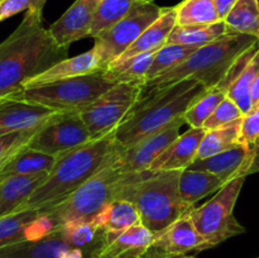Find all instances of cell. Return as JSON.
<instances>
[{
    "label": "cell",
    "instance_id": "cell-1",
    "mask_svg": "<svg viewBox=\"0 0 259 258\" xmlns=\"http://www.w3.org/2000/svg\"><path fill=\"white\" fill-rule=\"evenodd\" d=\"M42 10V5L27 10L17 29L0 43V101L14 96L28 81L68 57V47L58 45L43 27Z\"/></svg>",
    "mask_w": 259,
    "mask_h": 258
},
{
    "label": "cell",
    "instance_id": "cell-2",
    "mask_svg": "<svg viewBox=\"0 0 259 258\" xmlns=\"http://www.w3.org/2000/svg\"><path fill=\"white\" fill-rule=\"evenodd\" d=\"M120 151L114 132L60 154L45 182L18 211L43 209L62 201L94 175L113 164Z\"/></svg>",
    "mask_w": 259,
    "mask_h": 258
},
{
    "label": "cell",
    "instance_id": "cell-3",
    "mask_svg": "<svg viewBox=\"0 0 259 258\" xmlns=\"http://www.w3.org/2000/svg\"><path fill=\"white\" fill-rule=\"evenodd\" d=\"M209 89L196 80H181L142 94L115 131V142L128 148L142 138L184 119L187 109Z\"/></svg>",
    "mask_w": 259,
    "mask_h": 258
},
{
    "label": "cell",
    "instance_id": "cell-4",
    "mask_svg": "<svg viewBox=\"0 0 259 258\" xmlns=\"http://www.w3.org/2000/svg\"><path fill=\"white\" fill-rule=\"evenodd\" d=\"M180 175L181 171L134 172L124 185L119 200L133 202L142 224L154 235L158 234L194 207L180 195Z\"/></svg>",
    "mask_w": 259,
    "mask_h": 258
},
{
    "label": "cell",
    "instance_id": "cell-5",
    "mask_svg": "<svg viewBox=\"0 0 259 258\" xmlns=\"http://www.w3.org/2000/svg\"><path fill=\"white\" fill-rule=\"evenodd\" d=\"M259 42L252 35L227 33L218 39L201 46L175 68L166 71L143 85V93L172 85L181 80H196L207 89L219 86L227 77L237 58Z\"/></svg>",
    "mask_w": 259,
    "mask_h": 258
},
{
    "label": "cell",
    "instance_id": "cell-6",
    "mask_svg": "<svg viewBox=\"0 0 259 258\" xmlns=\"http://www.w3.org/2000/svg\"><path fill=\"white\" fill-rule=\"evenodd\" d=\"M134 172H124L119 167H105L81 185L60 202L43 207L56 228L68 224L93 223L94 218L114 200H118L124 185Z\"/></svg>",
    "mask_w": 259,
    "mask_h": 258
},
{
    "label": "cell",
    "instance_id": "cell-7",
    "mask_svg": "<svg viewBox=\"0 0 259 258\" xmlns=\"http://www.w3.org/2000/svg\"><path fill=\"white\" fill-rule=\"evenodd\" d=\"M114 85L116 83L103 70L23 89L12 98L38 104L55 111H81Z\"/></svg>",
    "mask_w": 259,
    "mask_h": 258
},
{
    "label": "cell",
    "instance_id": "cell-8",
    "mask_svg": "<svg viewBox=\"0 0 259 258\" xmlns=\"http://www.w3.org/2000/svg\"><path fill=\"white\" fill-rule=\"evenodd\" d=\"M247 177H234L228 181L211 200L189 211L197 232L210 244H220L229 238L243 234L244 227L237 220L234 207Z\"/></svg>",
    "mask_w": 259,
    "mask_h": 258
},
{
    "label": "cell",
    "instance_id": "cell-9",
    "mask_svg": "<svg viewBox=\"0 0 259 258\" xmlns=\"http://www.w3.org/2000/svg\"><path fill=\"white\" fill-rule=\"evenodd\" d=\"M163 8L154 3L138 0L128 14L109 29L94 37V51L103 70L118 60L151 24L161 17Z\"/></svg>",
    "mask_w": 259,
    "mask_h": 258
},
{
    "label": "cell",
    "instance_id": "cell-10",
    "mask_svg": "<svg viewBox=\"0 0 259 258\" xmlns=\"http://www.w3.org/2000/svg\"><path fill=\"white\" fill-rule=\"evenodd\" d=\"M143 94L142 83H116L83 108L80 115L91 139L114 133Z\"/></svg>",
    "mask_w": 259,
    "mask_h": 258
},
{
    "label": "cell",
    "instance_id": "cell-11",
    "mask_svg": "<svg viewBox=\"0 0 259 258\" xmlns=\"http://www.w3.org/2000/svg\"><path fill=\"white\" fill-rule=\"evenodd\" d=\"M90 141L80 111H58L38 128L28 147L57 157Z\"/></svg>",
    "mask_w": 259,
    "mask_h": 258
},
{
    "label": "cell",
    "instance_id": "cell-12",
    "mask_svg": "<svg viewBox=\"0 0 259 258\" xmlns=\"http://www.w3.org/2000/svg\"><path fill=\"white\" fill-rule=\"evenodd\" d=\"M184 119L175 121L162 131L147 136L128 148H121L113 166L124 172L149 171L152 163L163 153L167 147L179 138Z\"/></svg>",
    "mask_w": 259,
    "mask_h": 258
},
{
    "label": "cell",
    "instance_id": "cell-13",
    "mask_svg": "<svg viewBox=\"0 0 259 258\" xmlns=\"http://www.w3.org/2000/svg\"><path fill=\"white\" fill-rule=\"evenodd\" d=\"M189 211L154 235L151 245L152 250L169 257H184L190 253L211 248L197 232Z\"/></svg>",
    "mask_w": 259,
    "mask_h": 258
},
{
    "label": "cell",
    "instance_id": "cell-14",
    "mask_svg": "<svg viewBox=\"0 0 259 258\" xmlns=\"http://www.w3.org/2000/svg\"><path fill=\"white\" fill-rule=\"evenodd\" d=\"M56 229L43 210H23L0 218V248L46 237Z\"/></svg>",
    "mask_w": 259,
    "mask_h": 258
},
{
    "label": "cell",
    "instance_id": "cell-15",
    "mask_svg": "<svg viewBox=\"0 0 259 258\" xmlns=\"http://www.w3.org/2000/svg\"><path fill=\"white\" fill-rule=\"evenodd\" d=\"M154 234L143 224L123 232H104L103 240L91 258H143L151 249Z\"/></svg>",
    "mask_w": 259,
    "mask_h": 258
},
{
    "label": "cell",
    "instance_id": "cell-16",
    "mask_svg": "<svg viewBox=\"0 0 259 258\" xmlns=\"http://www.w3.org/2000/svg\"><path fill=\"white\" fill-rule=\"evenodd\" d=\"M101 0H76L65 14L48 29L56 42L63 47L90 35L91 25Z\"/></svg>",
    "mask_w": 259,
    "mask_h": 258
},
{
    "label": "cell",
    "instance_id": "cell-17",
    "mask_svg": "<svg viewBox=\"0 0 259 258\" xmlns=\"http://www.w3.org/2000/svg\"><path fill=\"white\" fill-rule=\"evenodd\" d=\"M56 113L58 111L22 99L0 101V136L38 128Z\"/></svg>",
    "mask_w": 259,
    "mask_h": 258
},
{
    "label": "cell",
    "instance_id": "cell-18",
    "mask_svg": "<svg viewBox=\"0 0 259 258\" xmlns=\"http://www.w3.org/2000/svg\"><path fill=\"white\" fill-rule=\"evenodd\" d=\"M204 128H190L180 134L166 151L152 163L149 171H184L196 159L200 143L204 138Z\"/></svg>",
    "mask_w": 259,
    "mask_h": 258
},
{
    "label": "cell",
    "instance_id": "cell-19",
    "mask_svg": "<svg viewBox=\"0 0 259 258\" xmlns=\"http://www.w3.org/2000/svg\"><path fill=\"white\" fill-rule=\"evenodd\" d=\"M60 228L35 240H24L0 248V258H63L72 249Z\"/></svg>",
    "mask_w": 259,
    "mask_h": 258
},
{
    "label": "cell",
    "instance_id": "cell-20",
    "mask_svg": "<svg viewBox=\"0 0 259 258\" xmlns=\"http://www.w3.org/2000/svg\"><path fill=\"white\" fill-rule=\"evenodd\" d=\"M103 71L100 60H99L96 52L93 50L88 51L85 53L75 56L71 58H65L60 62L55 63L52 67L46 70L37 77L28 81L23 89L33 88V86L43 85V83L55 82V81L66 80V78L76 77V76L89 75V73L99 72Z\"/></svg>",
    "mask_w": 259,
    "mask_h": 258
},
{
    "label": "cell",
    "instance_id": "cell-21",
    "mask_svg": "<svg viewBox=\"0 0 259 258\" xmlns=\"http://www.w3.org/2000/svg\"><path fill=\"white\" fill-rule=\"evenodd\" d=\"M48 172L18 175L0 181V218L17 212L45 182Z\"/></svg>",
    "mask_w": 259,
    "mask_h": 258
},
{
    "label": "cell",
    "instance_id": "cell-22",
    "mask_svg": "<svg viewBox=\"0 0 259 258\" xmlns=\"http://www.w3.org/2000/svg\"><path fill=\"white\" fill-rule=\"evenodd\" d=\"M177 25V14L176 7L163 8L161 17L149 25L146 30L141 34V37L118 58V60H124L131 56L141 55V53L156 52L159 48L163 47L168 42L169 34L175 27ZM116 60V61H118ZM115 62V61H114Z\"/></svg>",
    "mask_w": 259,
    "mask_h": 258
},
{
    "label": "cell",
    "instance_id": "cell-23",
    "mask_svg": "<svg viewBox=\"0 0 259 258\" xmlns=\"http://www.w3.org/2000/svg\"><path fill=\"white\" fill-rule=\"evenodd\" d=\"M245 154H247V144L238 142L237 144L220 153L204 159H196L192 162L189 169L210 172V174L217 175L227 184L234 177H239Z\"/></svg>",
    "mask_w": 259,
    "mask_h": 258
},
{
    "label": "cell",
    "instance_id": "cell-24",
    "mask_svg": "<svg viewBox=\"0 0 259 258\" xmlns=\"http://www.w3.org/2000/svg\"><path fill=\"white\" fill-rule=\"evenodd\" d=\"M225 182L217 175L199 169H184L179 179V191L182 200L194 206L199 200L204 199L214 191H219Z\"/></svg>",
    "mask_w": 259,
    "mask_h": 258
},
{
    "label": "cell",
    "instance_id": "cell-25",
    "mask_svg": "<svg viewBox=\"0 0 259 258\" xmlns=\"http://www.w3.org/2000/svg\"><path fill=\"white\" fill-rule=\"evenodd\" d=\"M93 224L103 232H123L142 224L136 205L128 200H114L106 205L93 220Z\"/></svg>",
    "mask_w": 259,
    "mask_h": 258
},
{
    "label": "cell",
    "instance_id": "cell-26",
    "mask_svg": "<svg viewBox=\"0 0 259 258\" xmlns=\"http://www.w3.org/2000/svg\"><path fill=\"white\" fill-rule=\"evenodd\" d=\"M156 52L134 55L118 60L105 68V72L115 83H142L146 81Z\"/></svg>",
    "mask_w": 259,
    "mask_h": 258
},
{
    "label": "cell",
    "instance_id": "cell-27",
    "mask_svg": "<svg viewBox=\"0 0 259 258\" xmlns=\"http://www.w3.org/2000/svg\"><path fill=\"white\" fill-rule=\"evenodd\" d=\"M57 157L25 147L0 169V181L18 175H35L50 172Z\"/></svg>",
    "mask_w": 259,
    "mask_h": 258
},
{
    "label": "cell",
    "instance_id": "cell-28",
    "mask_svg": "<svg viewBox=\"0 0 259 258\" xmlns=\"http://www.w3.org/2000/svg\"><path fill=\"white\" fill-rule=\"evenodd\" d=\"M223 22L228 33L252 35L259 40V2L238 0Z\"/></svg>",
    "mask_w": 259,
    "mask_h": 258
},
{
    "label": "cell",
    "instance_id": "cell-29",
    "mask_svg": "<svg viewBox=\"0 0 259 258\" xmlns=\"http://www.w3.org/2000/svg\"><path fill=\"white\" fill-rule=\"evenodd\" d=\"M227 33V25L223 20L209 25H176L167 43L201 47Z\"/></svg>",
    "mask_w": 259,
    "mask_h": 258
},
{
    "label": "cell",
    "instance_id": "cell-30",
    "mask_svg": "<svg viewBox=\"0 0 259 258\" xmlns=\"http://www.w3.org/2000/svg\"><path fill=\"white\" fill-rule=\"evenodd\" d=\"M240 124H242V119L220 126V128L206 131L200 143L196 159H204L214 156L240 142Z\"/></svg>",
    "mask_w": 259,
    "mask_h": 258
},
{
    "label": "cell",
    "instance_id": "cell-31",
    "mask_svg": "<svg viewBox=\"0 0 259 258\" xmlns=\"http://www.w3.org/2000/svg\"><path fill=\"white\" fill-rule=\"evenodd\" d=\"M177 25H209L222 22L214 0H184L176 7Z\"/></svg>",
    "mask_w": 259,
    "mask_h": 258
},
{
    "label": "cell",
    "instance_id": "cell-32",
    "mask_svg": "<svg viewBox=\"0 0 259 258\" xmlns=\"http://www.w3.org/2000/svg\"><path fill=\"white\" fill-rule=\"evenodd\" d=\"M259 71V50L255 53L254 57L250 60V62L245 66L239 76L230 83L227 90V96L232 99L243 114H247L252 110V101H250V88L254 81Z\"/></svg>",
    "mask_w": 259,
    "mask_h": 258
},
{
    "label": "cell",
    "instance_id": "cell-33",
    "mask_svg": "<svg viewBox=\"0 0 259 258\" xmlns=\"http://www.w3.org/2000/svg\"><path fill=\"white\" fill-rule=\"evenodd\" d=\"M197 48H199L197 46L174 45V43H167V45H164L163 47L156 51L154 60L152 62L151 68H149V72L147 75L146 81L151 80V78L156 77V76L161 75V73L179 66L180 63L184 62Z\"/></svg>",
    "mask_w": 259,
    "mask_h": 258
},
{
    "label": "cell",
    "instance_id": "cell-34",
    "mask_svg": "<svg viewBox=\"0 0 259 258\" xmlns=\"http://www.w3.org/2000/svg\"><path fill=\"white\" fill-rule=\"evenodd\" d=\"M227 98V91L219 88L209 89L185 113L184 120L190 128H202L215 109Z\"/></svg>",
    "mask_w": 259,
    "mask_h": 258
},
{
    "label": "cell",
    "instance_id": "cell-35",
    "mask_svg": "<svg viewBox=\"0 0 259 258\" xmlns=\"http://www.w3.org/2000/svg\"><path fill=\"white\" fill-rule=\"evenodd\" d=\"M137 2L138 0H101L91 25L90 37L94 38L118 23L128 14Z\"/></svg>",
    "mask_w": 259,
    "mask_h": 258
},
{
    "label": "cell",
    "instance_id": "cell-36",
    "mask_svg": "<svg viewBox=\"0 0 259 258\" xmlns=\"http://www.w3.org/2000/svg\"><path fill=\"white\" fill-rule=\"evenodd\" d=\"M39 128V126H38ZM38 128L29 131L12 132L0 136V169L12 161L22 149L28 147L30 139L38 131Z\"/></svg>",
    "mask_w": 259,
    "mask_h": 258
},
{
    "label": "cell",
    "instance_id": "cell-37",
    "mask_svg": "<svg viewBox=\"0 0 259 258\" xmlns=\"http://www.w3.org/2000/svg\"><path fill=\"white\" fill-rule=\"evenodd\" d=\"M244 116L243 111L240 110L239 106L227 96L222 103L218 105V108L215 109L214 113L210 115V118L205 121L204 126L202 128L205 131H211V129L220 128L223 125H227V124L233 123L235 120H239Z\"/></svg>",
    "mask_w": 259,
    "mask_h": 258
},
{
    "label": "cell",
    "instance_id": "cell-38",
    "mask_svg": "<svg viewBox=\"0 0 259 258\" xmlns=\"http://www.w3.org/2000/svg\"><path fill=\"white\" fill-rule=\"evenodd\" d=\"M45 3L46 0H0V22L30 8L45 7Z\"/></svg>",
    "mask_w": 259,
    "mask_h": 258
},
{
    "label": "cell",
    "instance_id": "cell-39",
    "mask_svg": "<svg viewBox=\"0 0 259 258\" xmlns=\"http://www.w3.org/2000/svg\"><path fill=\"white\" fill-rule=\"evenodd\" d=\"M259 138V106L244 114L240 124V142L249 143Z\"/></svg>",
    "mask_w": 259,
    "mask_h": 258
},
{
    "label": "cell",
    "instance_id": "cell-40",
    "mask_svg": "<svg viewBox=\"0 0 259 258\" xmlns=\"http://www.w3.org/2000/svg\"><path fill=\"white\" fill-rule=\"evenodd\" d=\"M247 144V154L239 176H249L259 172V138Z\"/></svg>",
    "mask_w": 259,
    "mask_h": 258
},
{
    "label": "cell",
    "instance_id": "cell-41",
    "mask_svg": "<svg viewBox=\"0 0 259 258\" xmlns=\"http://www.w3.org/2000/svg\"><path fill=\"white\" fill-rule=\"evenodd\" d=\"M237 2L238 0H214L220 19H225V17L229 14V12L233 9V7H234Z\"/></svg>",
    "mask_w": 259,
    "mask_h": 258
},
{
    "label": "cell",
    "instance_id": "cell-42",
    "mask_svg": "<svg viewBox=\"0 0 259 258\" xmlns=\"http://www.w3.org/2000/svg\"><path fill=\"white\" fill-rule=\"evenodd\" d=\"M250 101H252V109H255L259 106V71L255 76L254 81L250 88Z\"/></svg>",
    "mask_w": 259,
    "mask_h": 258
},
{
    "label": "cell",
    "instance_id": "cell-43",
    "mask_svg": "<svg viewBox=\"0 0 259 258\" xmlns=\"http://www.w3.org/2000/svg\"><path fill=\"white\" fill-rule=\"evenodd\" d=\"M166 257H169V255L161 254V253H157V252H154V250L149 249L148 253H147L143 258H166Z\"/></svg>",
    "mask_w": 259,
    "mask_h": 258
},
{
    "label": "cell",
    "instance_id": "cell-44",
    "mask_svg": "<svg viewBox=\"0 0 259 258\" xmlns=\"http://www.w3.org/2000/svg\"><path fill=\"white\" fill-rule=\"evenodd\" d=\"M166 258H196V257H192V255H184V257H166Z\"/></svg>",
    "mask_w": 259,
    "mask_h": 258
},
{
    "label": "cell",
    "instance_id": "cell-45",
    "mask_svg": "<svg viewBox=\"0 0 259 258\" xmlns=\"http://www.w3.org/2000/svg\"><path fill=\"white\" fill-rule=\"evenodd\" d=\"M146 2H151V3H153V0H146Z\"/></svg>",
    "mask_w": 259,
    "mask_h": 258
},
{
    "label": "cell",
    "instance_id": "cell-46",
    "mask_svg": "<svg viewBox=\"0 0 259 258\" xmlns=\"http://www.w3.org/2000/svg\"><path fill=\"white\" fill-rule=\"evenodd\" d=\"M258 258H259V257H258Z\"/></svg>",
    "mask_w": 259,
    "mask_h": 258
}]
</instances>
